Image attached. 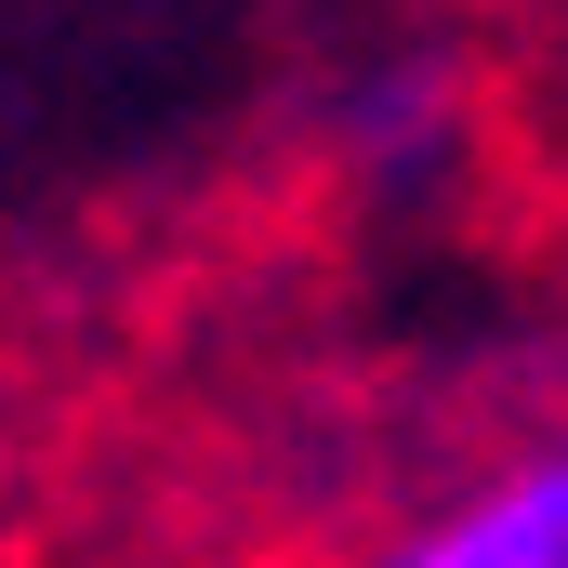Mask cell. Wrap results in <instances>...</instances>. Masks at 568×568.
<instances>
[{
    "instance_id": "obj_2",
    "label": "cell",
    "mask_w": 568,
    "mask_h": 568,
    "mask_svg": "<svg viewBox=\"0 0 568 568\" xmlns=\"http://www.w3.org/2000/svg\"><path fill=\"white\" fill-rule=\"evenodd\" d=\"M449 133H463V67H436V53H410V67H357V80H344V106H331V145H344L371 185L436 172Z\"/></svg>"
},
{
    "instance_id": "obj_1",
    "label": "cell",
    "mask_w": 568,
    "mask_h": 568,
    "mask_svg": "<svg viewBox=\"0 0 568 568\" xmlns=\"http://www.w3.org/2000/svg\"><path fill=\"white\" fill-rule=\"evenodd\" d=\"M357 568H568V410L516 424L503 449H476Z\"/></svg>"
}]
</instances>
